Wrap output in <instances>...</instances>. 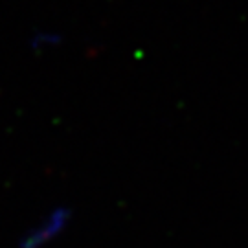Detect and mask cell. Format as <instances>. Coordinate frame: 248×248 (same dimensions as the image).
I'll use <instances>...</instances> for the list:
<instances>
[{"instance_id": "6da1fadb", "label": "cell", "mask_w": 248, "mask_h": 248, "mask_svg": "<svg viewBox=\"0 0 248 248\" xmlns=\"http://www.w3.org/2000/svg\"><path fill=\"white\" fill-rule=\"evenodd\" d=\"M74 221V210L68 204L52 206L31 226L20 233L17 248H46L61 237Z\"/></svg>"}, {"instance_id": "7a4b0ae2", "label": "cell", "mask_w": 248, "mask_h": 248, "mask_svg": "<svg viewBox=\"0 0 248 248\" xmlns=\"http://www.w3.org/2000/svg\"><path fill=\"white\" fill-rule=\"evenodd\" d=\"M62 41H64V35H62L61 31L52 30V28H39V30H35L30 35L28 46H30L31 52L43 53V52L57 50L62 45Z\"/></svg>"}]
</instances>
